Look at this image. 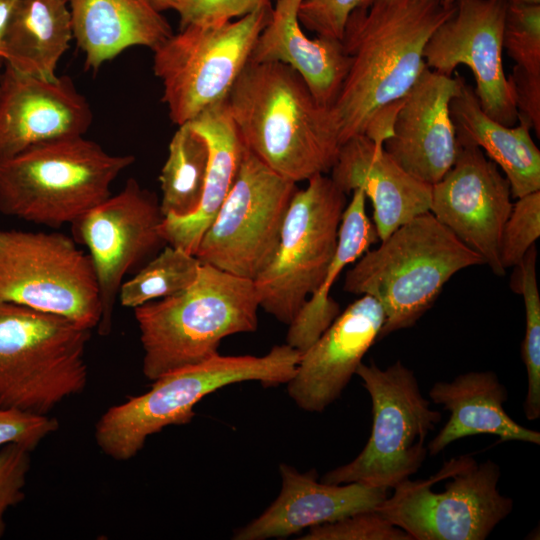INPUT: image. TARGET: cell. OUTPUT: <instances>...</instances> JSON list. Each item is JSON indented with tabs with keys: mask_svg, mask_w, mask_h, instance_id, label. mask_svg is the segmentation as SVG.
<instances>
[{
	"mask_svg": "<svg viewBox=\"0 0 540 540\" xmlns=\"http://www.w3.org/2000/svg\"><path fill=\"white\" fill-rule=\"evenodd\" d=\"M455 9L442 0H372L348 16L340 39L349 60L331 106L340 144L391 136L401 102L427 68L424 48Z\"/></svg>",
	"mask_w": 540,
	"mask_h": 540,
	"instance_id": "cell-1",
	"label": "cell"
},
{
	"mask_svg": "<svg viewBox=\"0 0 540 540\" xmlns=\"http://www.w3.org/2000/svg\"><path fill=\"white\" fill-rule=\"evenodd\" d=\"M226 103L245 148L280 176L298 183L331 170L341 146L331 107L290 66L249 61Z\"/></svg>",
	"mask_w": 540,
	"mask_h": 540,
	"instance_id": "cell-2",
	"label": "cell"
},
{
	"mask_svg": "<svg viewBox=\"0 0 540 540\" xmlns=\"http://www.w3.org/2000/svg\"><path fill=\"white\" fill-rule=\"evenodd\" d=\"M258 308L252 280L202 264L185 290L134 308L145 377L154 381L203 362L225 337L254 332Z\"/></svg>",
	"mask_w": 540,
	"mask_h": 540,
	"instance_id": "cell-3",
	"label": "cell"
},
{
	"mask_svg": "<svg viewBox=\"0 0 540 540\" xmlns=\"http://www.w3.org/2000/svg\"><path fill=\"white\" fill-rule=\"evenodd\" d=\"M484 264L428 211L398 227L347 271L344 290L369 295L382 306L385 321L378 339L412 327L429 310L450 278Z\"/></svg>",
	"mask_w": 540,
	"mask_h": 540,
	"instance_id": "cell-4",
	"label": "cell"
},
{
	"mask_svg": "<svg viewBox=\"0 0 540 540\" xmlns=\"http://www.w3.org/2000/svg\"><path fill=\"white\" fill-rule=\"evenodd\" d=\"M133 155H114L84 135L48 140L0 158V213L59 228L109 196Z\"/></svg>",
	"mask_w": 540,
	"mask_h": 540,
	"instance_id": "cell-5",
	"label": "cell"
},
{
	"mask_svg": "<svg viewBox=\"0 0 540 540\" xmlns=\"http://www.w3.org/2000/svg\"><path fill=\"white\" fill-rule=\"evenodd\" d=\"M301 353L288 345H275L263 356H222L154 380L149 391L106 410L95 426L101 451L114 460L134 457L147 438L170 425L189 423L194 407L206 395L224 386L259 381L263 386L287 384L294 376Z\"/></svg>",
	"mask_w": 540,
	"mask_h": 540,
	"instance_id": "cell-6",
	"label": "cell"
},
{
	"mask_svg": "<svg viewBox=\"0 0 540 540\" xmlns=\"http://www.w3.org/2000/svg\"><path fill=\"white\" fill-rule=\"evenodd\" d=\"M90 336L61 316L0 302V408L48 415L82 393Z\"/></svg>",
	"mask_w": 540,
	"mask_h": 540,
	"instance_id": "cell-7",
	"label": "cell"
},
{
	"mask_svg": "<svg viewBox=\"0 0 540 540\" xmlns=\"http://www.w3.org/2000/svg\"><path fill=\"white\" fill-rule=\"evenodd\" d=\"M271 9L269 2L237 20L189 24L153 51V71L173 123H188L227 98Z\"/></svg>",
	"mask_w": 540,
	"mask_h": 540,
	"instance_id": "cell-8",
	"label": "cell"
},
{
	"mask_svg": "<svg viewBox=\"0 0 540 540\" xmlns=\"http://www.w3.org/2000/svg\"><path fill=\"white\" fill-rule=\"evenodd\" d=\"M356 375L371 397V434L355 459L327 472L321 481L393 489L422 466L426 438L442 415L431 408L413 371L399 360L384 370L373 362L361 363Z\"/></svg>",
	"mask_w": 540,
	"mask_h": 540,
	"instance_id": "cell-9",
	"label": "cell"
},
{
	"mask_svg": "<svg viewBox=\"0 0 540 540\" xmlns=\"http://www.w3.org/2000/svg\"><path fill=\"white\" fill-rule=\"evenodd\" d=\"M444 488L433 479H405L376 510L412 540H484L513 509V500L498 489L500 468L471 455L444 463Z\"/></svg>",
	"mask_w": 540,
	"mask_h": 540,
	"instance_id": "cell-10",
	"label": "cell"
},
{
	"mask_svg": "<svg viewBox=\"0 0 540 540\" xmlns=\"http://www.w3.org/2000/svg\"><path fill=\"white\" fill-rule=\"evenodd\" d=\"M307 181L291 199L272 259L253 280L259 307L287 325L322 282L347 205V194L330 176Z\"/></svg>",
	"mask_w": 540,
	"mask_h": 540,
	"instance_id": "cell-11",
	"label": "cell"
},
{
	"mask_svg": "<svg viewBox=\"0 0 540 540\" xmlns=\"http://www.w3.org/2000/svg\"><path fill=\"white\" fill-rule=\"evenodd\" d=\"M0 302L97 328L101 305L94 267L73 237L0 229Z\"/></svg>",
	"mask_w": 540,
	"mask_h": 540,
	"instance_id": "cell-12",
	"label": "cell"
},
{
	"mask_svg": "<svg viewBox=\"0 0 540 540\" xmlns=\"http://www.w3.org/2000/svg\"><path fill=\"white\" fill-rule=\"evenodd\" d=\"M296 184L246 149L235 181L195 256L202 264L253 281L278 247Z\"/></svg>",
	"mask_w": 540,
	"mask_h": 540,
	"instance_id": "cell-13",
	"label": "cell"
},
{
	"mask_svg": "<svg viewBox=\"0 0 540 540\" xmlns=\"http://www.w3.org/2000/svg\"><path fill=\"white\" fill-rule=\"evenodd\" d=\"M163 220L157 197L129 178L120 192L71 224L73 239L86 246L94 267L101 305L100 335L111 332L124 277L137 272L151 254L167 244L160 234Z\"/></svg>",
	"mask_w": 540,
	"mask_h": 540,
	"instance_id": "cell-14",
	"label": "cell"
},
{
	"mask_svg": "<svg viewBox=\"0 0 540 540\" xmlns=\"http://www.w3.org/2000/svg\"><path fill=\"white\" fill-rule=\"evenodd\" d=\"M454 5V12L424 48L426 66L448 76L459 65L467 66L473 73L482 110L495 121L514 126L518 114L502 61L507 2L456 0Z\"/></svg>",
	"mask_w": 540,
	"mask_h": 540,
	"instance_id": "cell-15",
	"label": "cell"
},
{
	"mask_svg": "<svg viewBox=\"0 0 540 540\" xmlns=\"http://www.w3.org/2000/svg\"><path fill=\"white\" fill-rule=\"evenodd\" d=\"M457 144L452 167L432 185L430 212L503 276L500 241L513 206L509 181L479 147Z\"/></svg>",
	"mask_w": 540,
	"mask_h": 540,
	"instance_id": "cell-16",
	"label": "cell"
},
{
	"mask_svg": "<svg viewBox=\"0 0 540 540\" xmlns=\"http://www.w3.org/2000/svg\"><path fill=\"white\" fill-rule=\"evenodd\" d=\"M91 107L69 76L45 80L4 63L0 78V158L56 138L84 135Z\"/></svg>",
	"mask_w": 540,
	"mask_h": 540,
	"instance_id": "cell-17",
	"label": "cell"
},
{
	"mask_svg": "<svg viewBox=\"0 0 540 540\" xmlns=\"http://www.w3.org/2000/svg\"><path fill=\"white\" fill-rule=\"evenodd\" d=\"M464 78L426 68L400 104L384 150L409 174L433 185L452 167L458 144L450 103Z\"/></svg>",
	"mask_w": 540,
	"mask_h": 540,
	"instance_id": "cell-18",
	"label": "cell"
},
{
	"mask_svg": "<svg viewBox=\"0 0 540 540\" xmlns=\"http://www.w3.org/2000/svg\"><path fill=\"white\" fill-rule=\"evenodd\" d=\"M385 321L381 304L361 295L333 320L300 355L287 383L289 396L309 412H321L337 400L368 349L378 340Z\"/></svg>",
	"mask_w": 540,
	"mask_h": 540,
	"instance_id": "cell-19",
	"label": "cell"
},
{
	"mask_svg": "<svg viewBox=\"0 0 540 540\" xmlns=\"http://www.w3.org/2000/svg\"><path fill=\"white\" fill-rule=\"evenodd\" d=\"M282 487L275 501L256 519L234 532L236 540L288 537L303 529L376 509L388 489L359 482L331 484L317 480L315 470L299 472L281 464Z\"/></svg>",
	"mask_w": 540,
	"mask_h": 540,
	"instance_id": "cell-20",
	"label": "cell"
},
{
	"mask_svg": "<svg viewBox=\"0 0 540 540\" xmlns=\"http://www.w3.org/2000/svg\"><path fill=\"white\" fill-rule=\"evenodd\" d=\"M345 194L362 189L373 207L374 227L381 241L414 217L430 211L432 185L405 171L383 148L365 135L341 144L330 170Z\"/></svg>",
	"mask_w": 540,
	"mask_h": 540,
	"instance_id": "cell-21",
	"label": "cell"
},
{
	"mask_svg": "<svg viewBox=\"0 0 540 540\" xmlns=\"http://www.w3.org/2000/svg\"><path fill=\"white\" fill-rule=\"evenodd\" d=\"M303 0H276L251 53L252 62H279L305 81L316 100L331 107L349 60L340 40L304 33L298 11Z\"/></svg>",
	"mask_w": 540,
	"mask_h": 540,
	"instance_id": "cell-22",
	"label": "cell"
},
{
	"mask_svg": "<svg viewBox=\"0 0 540 540\" xmlns=\"http://www.w3.org/2000/svg\"><path fill=\"white\" fill-rule=\"evenodd\" d=\"M429 397L450 412L448 421L427 444L431 456L456 440L478 434L540 444L538 431L520 425L505 411L508 392L493 371L467 372L450 382H436Z\"/></svg>",
	"mask_w": 540,
	"mask_h": 540,
	"instance_id": "cell-23",
	"label": "cell"
},
{
	"mask_svg": "<svg viewBox=\"0 0 540 540\" xmlns=\"http://www.w3.org/2000/svg\"><path fill=\"white\" fill-rule=\"evenodd\" d=\"M73 38L85 54L86 68L99 67L129 47L154 51L172 28L147 0H67Z\"/></svg>",
	"mask_w": 540,
	"mask_h": 540,
	"instance_id": "cell-24",
	"label": "cell"
},
{
	"mask_svg": "<svg viewBox=\"0 0 540 540\" xmlns=\"http://www.w3.org/2000/svg\"><path fill=\"white\" fill-rule=\"evenodd\" d=\"M188 123L204 138L209 149L202 200L191 215L164 218L160 234L167 244L195 255L203 234L235 181L246 148L231 119L226 99Z\"/></svg>",
	"mask_w": 540,
	"mask_h": 540,
	"instance_id": "cell-25",
	"label": "cell"
},
{
	"mask_svg": "<svg viewBox=\"0 0 540 540\" xmlns=\"http://www.w3.org/2000/svg\"><path fill=\"white\" fill-rule=\"evenodd\" d=\"M450 115L457 143L479 147L504 172L513 198L540 190V151L526 121L505 126L490 118L465 79L451 100Z\"/></svg>",
	"mask_w": 540,
	"mask_h": 540,
	"instance_id": "cell-26",
	"label": "cell"
},
{
	"mask_svg": "<svg viewBox=\"0 0 540 540\" xmlns=\"http://www.w3.org/2000/svg\"><path fill=\"white\" fill-rule=\"evenodd\" d=\"M73 38L67 0H17L4 38V63L33 77L57 78Z\"/></svg>",
	"mask_w": 540,
	"mask_h": 540,
	"instance_id": "cell-27",
	"label": "cell"
},
{
	"mask_svg": "<svg viewBox=\"0 0 540 540\" xmlns=\"http://www.w3.org/2000/svg\"><path fill=\"white\" fill-rule=\"evenodd\" d=\"M365 205L363 190H353L342 214L337 248L324 278L289 324L286 343L300 353L311 346L340 313L338 303L329 296L332 284L347 265L358 260L379 240Z\"/></svg>",
	"mask_w": 540,
	"mask_h": 540,
	"instance_id": "cell-28",
	"label": "cell"
},
{
	"mask_svg": "<svg viewBox=\"0 0 540 540\" xmlns=\"http://www.w3.org/2000/svg\"><path fill=\"white\" fill-rule=\"evenodd\" d=\"M209 164V149L204 138L189 123L178 126L161 169L160 208L164 218L186 217L202 200Z\"/></svg>",
	"mask_w": 540,
	"mask_h": 540,
	"instance_id": "cell-29",
	"label": "cell"
},
{
	"mask_svg": "<svg viewBox=\"0 0 540 540\" xmlns=\"http://www.w3.org/2000/svg\"><path fill=\"white\" fill-rule=\"evenodd\" d=\"M201 265L195 255L166 244L132 278L122 283L118 296L120 303L134 309L179 293L195 281Z\"/></svg>",
	"mask_w": 540,
	"mask_h": 540,
	"instance_id": "cell-30",
	"label": "cell"
},
{
	"mask_svg": "<svg viewBox=\"0 0 540 540\" xmlns=\"http://www.w3.org/2000/svg\"><path fill=\"white\" fill-rule=\"evenodd\" d=\"M537 249L532 245L519 268L516 286L525 305L526 328L521 345V358L527 372V393L524 412L528 420L540 417V295L536 275Z\"/></svg>",
	"mask_w": 540,
	"mask_h": 540,
	"instance_id": "cell-31",
	"label": "cell"
},
{
	"mask_svg": "<svg viewBox=\"0 0 540 540\" xmlns=\"http://www.w3.org/2000/svg\"><path fill=\"white\" fill-rule=\"evenodd\" d=\"M502 43L515 66L540 76V4L507 2Z\"/></svg>",
	"mask_w": 540,
	"mask_h": 540,
	"instance_id": "cell-32",
	"label": "cell"
},
{
	"mask_svg": "<svg viewBox=\"0 0 540 540\" xmlns=\"http://www.w3.org/2000/svg\"><path fill=\"white\" fill-rule=\"evenodd\" d=\"M540 236V190L517 198L504 224L500 261L506 270L517 266Z\"/></svg>",
	"mask_w": 540,
	"mask_h": 540,
	"instance_id": "cell-33",
	"label": "cell"
},
{
	"mask_svg": "<svg viewBox=\"0 0 540 540\" xmlns=\"http://www.w3.org/2000/svg\"><path fill=\"white\" fill-rule=\"evenodd\" d=\"M302 540H412L376 509L358 512L340 520L314 526Z\"/></svg>",
	"mask_w": 540,
	"mask_h": 540,
	"instance_id": "cell-34",
	"label": "cell"
},
{
	"mask_svg": "<svg viewBox=\"0 0 540 540\" xmlns=\"http://www.w3.org/2000/svg\"><path fill=\"white\" fill-rule=\"evenodd\" d=\"M371 2L372 0H303L298 17L302 27L316 36L340 40L350 13L368 6Z\"/></svg>",
	"mask_w": 540,
	"mask_h": 540,
	"instance_id": "cell-35",
	"label": "cell"
},
{
	"mask_svg": "<svg viewBox=\"0 0 540 540\" xmlns=\"http://www.w3.org/2000/svg\"><path fill=\"white\" fill-rule=\"evenodd\" d=\"M31 451L17 444L0 448V538L6 531L5 513L25 499Z\"/></svg>",
	"mask_w": 540,
	"mask_h": 540,
	"instance_id": "cell-36",
	"label": "cell"
},
{
	"mask_svg": "<svg viewBox=\"0 0 540 540\" xmlns=\"http://www.w3.org/2000/svg\"><path fill=\"white\" fill-rule=\"evenodd\" d=\"M58 429L59 422L54 417L0 408V448L17 444L33 451Z\"/></svg>",
	"mask_w": 540,
	"mask_h": 540,
	"instance_id": "cell-37",
	"label": "cell"
},
{
	"mask_svg": "<svg viewBox=\"0 0 540 540\" xmlns=\"http://www.w3.org/2000/svg\"><path fill=\"white\" fill-rule=\"evenodd\" d=\"M271 0H189L179 14L180 28L194 23H213L241 18Z\"/></svg>",
	"mask_w": 540,
	"mask_h": 540,
	"instance_id": "cell-38",
	"label": "cell"
},
{
	"mask_svg": "<svg viewBox=\"0 0 540 540\" xmlns=\"http://www.w3.org/2000/svg\"><path fill=\"white\" fill-rule=\"evenodd\" d=\"M512 90L518 120L526 121L540 137V76L532 75L514 65L507 76Z\"/></svg>",
	"mask_w": 540,
	"mask_h": 540,
	"instance_id": "cell-39",
	"label": "cell"
},
{
	"mask_svg": "<svg viewBox=\"0 0 540 540\" xmlns=\"http://www.w3.org/2000/svg\"><path fill=\"white\" fill-rule=\"evenodd\" d=\"M17 0H0V58L4 60V38Z\"/></svg>",
	"mask_w": 540,
	"mask_h": 540,
	"instance_id": "cell-40",
	"label": "cell"
},
{
	"mask_svg": "<svg viewBox=\"0 0 540 540\" xmlns=\"http://www.w3.org/2000/svg\"><path fill=\"white\" fill-rule=\"evenodd\" d=\"M189 0H147V2L158 12L174 10L181 14L186 8Z\"/></svg>",
	"mask_w": 540,
	"mask_h": 540,
	"instance_id": "cell-41",
	"label": "cell"
},
{
	"mask_svg": "<svg viewBox=\"0 0 540 540\" xmlns=\"http://www.w3.org/2000/svg\"><path fill=\"white\" fill-rule=\"evenodd\" d=\"M496 1L523 2V3L540 4V0H496Z\"/></svg>",
	"mask_w": 540,
	"mask_h": 540,
	"instance_id": "cell-42",
	"label": "cell"
},
{
	"mask_svg": "<svg viewBox=\"0 0 540 540\" xmlns=\"http://www.w3.org/2000/svg\"><path fill=\"white\" fill-rule=\"evenodd\" d=\"M456 0H442V2L446 5V6H451L454 4Z\"/></svg>",
	"mask_w": 540,
	"mask_h": 540,
	"instance_id": "cell-43",
	"label": "cell"
},
{
	"mask_svg": "<svg viewBox=\"0 0 540 540\" xmlns=\"http://www.w3.org/2000/svg\"><path fill=\"white\" fill-rule=\"evenodd\" d=\"M4 67V60L0 58V78Z\"/></svg>",
	"mask_w": 540,
	"mask_h": 540,
	"instance_id": "cell-44",
	"label": "cell"
}]
</instances>
